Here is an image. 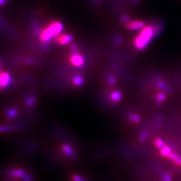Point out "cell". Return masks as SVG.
Masks as SVG:
<instances>
[{"mask_svg":"<svg viewBox=\"0 0 181 181\" xmlns=\"http://www.w3.org/2000/svg\"><path fill=\"white\" fill-rule=\"evenodd\" d=\"M159 27L154 25L145 26L135 36L133 40V45L138 50H143L149 44L154 37L160 30Z\"/></svg>","mask_w":181,"mask_h":181,"instance_id":"1","label":"cell"},{"mask_svg":"<svg viewBox=\"0 0 181 181\" xmlns=\"http://www.w3.org/2000/svg\"><path fill=\"white\" fill-rule=\"evenodd\" d=\"M145 26V23L144 21L142 20H133L128 22L126 24V28L129 30H141Z\"/></svg>","mask_w":181,"mask_h":181,"instance_id":"2","label":"cell"},{"mask_svg":"<svg viewBox=\"0 0 181 181\" xmlns=\"http://www.w3.org/2000/svg\"><path fill=\"white\" fill-rule=\"evenodd\" d=\"M48 27L54 36H56L59 34L61 32H62V28H63L62 24L59 22H53V23H52Z\"/></svg>","mask_w":181,"mask_h":181,"instance_id":"3","label":"cell"},{"mask_svg":"<svg viewBox=\"0 0 181 181\" xmlns=\"http://www.w3.org/2000/svg\"><path fill=\"white\" fill-rule=\"evenodd\" d=\"M53 34L50 30L48 27H47L46 28H45L44 30L42 31V32L40 33V40L42 43L44 44H46L48 43L50 40H51L53 37Z\"/></svg>","mask_w":181,"mask_h":181,"instance_id":"4","label":"cell"},{"mask_svg":"<svg viewBox=\"0 0 181 181\" xmlns=\"http://www.w3.org/2000/svg\"><path fill=\"white\" fill-rule=\"evenodd\" d=\"M71 62L74 66L82 67L85 63V60L83 56L79 54H74L71 58Z\"/></svg>","mask_w":181,"mask_h":181,"instance_id":"5","label":"cell"},{"mask_svg":"<svg viewBox=\"0 0 181 181\" xmlns=\"http://www.w3.org/2000/svg\"><path fill=\"white\" fill-rule=\"evenodd\" d=\"M11 76L8 72H3L0 74V87H7L10 84Z\"/></svg>","mask_w":181,"mask_h":181,"instance_id":"6","label":"cell"},{"mask_svg":"<svg viewBox=\"0 0 181 181\" xmlns=\"http://www.w3.org/2000/svg\"><path fill=\"white\" fill-rule=\"evenodd\" d=\"M72 40V37L71 35L69 34H64L59 36L58 38L57 41L60 44L65 45V44H67L71 42Z\"/></svg>","mask_w":181,"mask_h":181,"instance_id":"7","label":"cell"},{"mask_svg":"<svg viewBox=\"0 0 181 181\" xmlns=\"http://www.w3.org/2000/svg\"><path fill=\"white\" fill-rule=\"evenodd\" d=\"M10 176L13 178H20L23 177L25 176L24 171L20 169H15L11 172Z\"/></svg>","mask_w":181,"mask_h":181,"instance_id":"8","label":"cell"},{"mask_svg":"<svg viewBox=\"0 0 181 181\" xmlns=\"http://www.w3.org/2000/svg\"><path fill=\"white\" fill-rule=\"evenodd\" d=\"M168 157L171 160L176 163V164L178 165V166H181V158L178 156L177 154H176L175 153H170V154L168 156Z\"/></svg>","mask_w":181,"mask_h":181,"instance_id":"9","label":"cell"},{"mask_svg":"<svg viewBox=\"0 0 181 181\" xmlns=\"http://www.w3.org/2000/svg\"><path fill=\"white\" fill-rule=\"evenodd\" d=\"M122 95L121 93V92L118 91V90H115V91L113 92L112 94H111V99H112L113 101L114 102H117V101H120L121 99Z\"/></svg>","mask_w":181,"mask_h":181,"instance_id":"10","label":"cell"},{"mask_svg":"<svg viewBox=\"0 0 181 181\" xmlns=\"http://www.w3.org/2000/svg\"><path fill=\"white\" fill-rule=\"evenodd\" d=\"M62 150L65 152V153L67 155L70 156H72L74 155L73 150H72L71 147L69 146V145H65V146L62 147Z\"/></svg>","mask_w":181,"mask_h":181,"instance_id":"11","label":"cell"},{"mask_svg":"<svg viewBox=\"0 0 181 181\" xmlns=\"http://www.w3.org/2000/svg\"><path fill=\"white\" fill-rule=\"evenodd\" d=\"M171 153V150L168 146H164V148L160 150V154L163 156H168Z\"/></svg>","mask_w":181,"mask_h":181,"instance_id":"12","label":"cell"},{"mask_svg":"<svg viewBox=\"0 0 181 181\" xmlns=\"http://www.w3.org/2000/svg\"><path fill=\"white\" fill-rule=\"evenodd\" d=\"M154 144H155L157 148L160 149V150H161L162 148H163L165 146V144L164 143V142H163L162 140L160 138H156L154 140Z\"/></svg>","mask_w":181,"mask_h":181,"instance_id":"13","label":"cell"},{"mask_svg":"<svg viewBox=\"0 0 181 181\" xmlns=\"http://www.w3.org/2000/svg\"><path fill=\"white\" fill-rule=\"evenodd\" d=\"M130 119L131 121H132L133 123H139V122L141 121L140 119V117L138 115H135V114H131L130 115Z\"/></svg>","mask_w":181,"mask_h":181,"instance_id":"14","label":"cell"},{"mask_svg":"<svg viewBox=\"0 0 181 181\" xmlns=\"http://www.w3.org/2000/svg\"><path fill=\"white\" fill-rule=\"evenodd\" d=\"M73 82L76 85L80 86L83 84V79L82 77H81V76H76V77L74 79Z\"/></svg>","mask_w":181,"mask_h":181,"instance_id":"15","label":"cell"},{"mask_svg":"<svg viewBox=\"0 0 181 181\" xmlns=\"http://www.w3.org/2000/svg\"><path fill=\"white\" fill-rule=\"evenodd\" d=\"M156 99H157L158 102H159V103L162 102V101H164V99H165V95H164V94H163V93H159V94H158L157 97H156Z\"/></svg>","mask_w":181,"mask_h":181,"instance_id":"16","label":"cell"},{"mask_svg":"<svg viewBox=\"0 0 181 181\" xmlns=\"http://www.w3.org/2000/svg\"><path fill=\"white\" fill-rule=\"evenodd\" d=\"M12 130V127L10 126H0V132H8V131Z\"/></svg>","mask_w":181,"mask_h":181,"instance_id":"17","label":"cell"},{"mask_svg":"<svg viewBox=\"0 0 181 181\" xmlns=\"http://www.w3.org/2000/svg\"><path fill=\"white\" fill-rule=\"evenodd\" d=\"M115 82H116V81H115V79L114 76H110V77H109L108 83L110 85H114V84H115Z\"/></svg>","mask_w":181,"mask_h":181,"instance_id":"18","label":"cell"},{"mask_svg":"<svg viewBox=\"0 0 181 181\" xmlns=\"http://www.w3.org/2000/svg\"><path fill=\"white\" fill-rule=\"evenodd\" d=\"M72 180H73L74 181H85L83 178H82L77 175H74L73 176H72Z\"/></svg>","mask_w":181,"mask_h":181,"instance_id":"19","label":"cell"},{"mask_svg":"<svg viewBox=\"0 0 181 181\" xmlns=\"http://www.w3.org/2000/svg\"><path fill=\"white\" fill-rule=\"evenodd\" d=\"M34 103V99L33 97H30V98L28 99V103H28V105L29 106H32Z\"/></svg>","mask_w":181,"mask_h":181,"instance_id":"20","label":"cell"},{"mask_svg":"<svg viewBox=\"0 0 181 181\" xmlns=\"http://www.w3.org/2000/svg\"><path fill=\"white\" fill-rule=\"evenodd\" d=\"M163 180H164V181H171L172 178L168 175L165 174V175L163 176Z\"/></svg>","mask_w":181,"mask_h":181,"instance_id":"21","label":"cell"},{"mask_svg":"<svg viewBox=\"0 0 181 181\" xmlns=\"http://www.w3.org/2000/svg\"><path fill=\"white\" fill-rule=\"evenodd\" d=\"M16 115V112H15L14 110H10L8 112V115L10 117H14L15 115Z\"/></svg>","mask_w":181,"mask_h":181,"instance_id":"22","label":"cell"},{"mask_svg":"<svg viewBox=\"0 0 181 181\" xmlns=\"http://www.w3.org/2000/svg\"><path fill=\"white\" fill-rule=\"evenodd\" d=\"M24 179L25 181H32V178L30 176L25 175L24 176Z\"/></svg>","mask_w":181,"mask_h":181,"instance_id":"23","label":"cell"},{"mask_svg":"<svg viewBox=\"0 0 181 181\" xmlns=\"http://www.w3.org/2000/svg\"><path fill=\"white\" fill-rule=\"evenodd\" d=\"M158 87L160 88V89H164L165 85L162 82H159L158 83Z\"/></svg>","mask_w":181,"mask_h":181,"instance_id":"24","label":"cell"},{"mask_svg":"<svg viewBox=\"0 0 181 181\" xmlns=\"http://www.w3.org/2000/svg\"><path fill=\"white\" fill-rule=\"evenodd\" d=\"M147 137V134H146V133H143V134L142 135V137H141V140H142V141H144V140H146Z\"/></svg>","mask_w":181,"mask_h":181,"instance_id":"25","label":"cell"},{"mask_svg":"<svg viewBox=\"0 0 181 181\" xmlns=\"http://www.w3.org/2000/svg\"><path fill=\"white\" fill-rule=\"evenodd\" d=\"M6 0H0V6L3 5V4H5Z\"/></svg>","mask_w":181,"mask_h":181,"instance_id":"26","label":"cell"},{"mask_svg":"<svg viewBox=\"0 0 181 181\" xmlns=\"http://www.w3.org/2000/svg\"><path fill=\"white\" fill-rule=\"evenodd\" d=\"M1 63L0 62V70H1Z\"/></svg>","mask_w":181,"mask_h":181,"instance_id":"27","label":"cell"}]
</instances>
